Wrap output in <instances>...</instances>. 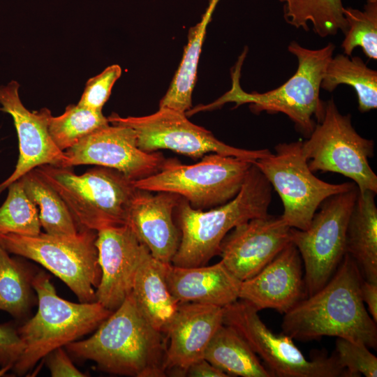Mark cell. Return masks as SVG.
I'll use <instances>...</instances> for the list:
<instances>
[{
	"label": "cell",
	"instance_id": "obj_1",
	"mask_svg": "<svg viewBox=\"0 0 377 377\" xmlns=\"http://www.w3.org/2000/svg\"><path fill=\"white\" fill-rule=\"evenodd\" d=\"M363 277L347 253L328 282L284 313L282 333L308 341L336 337L376 349V323L360 295Z\"/></svg>",
	"mask_w": 377,
	"mask_h": 377
},
{
	"label": "cell",
	"instance_id": "obj_2",
	"mask_svg": "<svg viewBox=\"0 0 377 377\" xmlns=\"http://www.w3.org/2000/svg\"><path fill=\"white\" fill-rule=\"evenodd\" d=\"M167 338L138 309L131 293L104 320L92 336L66 346L73 356L90 360L110 374L163 377L167 370Z\"/></svg>",
	"mask_w": 377,
	"mask_h": 377
},
{
	"label": "cell",
	"instance_id": "obj_3",
	"mask_svg": "<svg viewBox=\"0 0 377 377\" xmlns=\"http://www.w3.org/2000/svg\"><path fill=\"white\" fill-rule=\"evenodd\" d=\"M272 188L253 163L239 193L225 204L203 211L182 198L175 210L181 239L171 263L184 267L206 265L219 255L221 242L232 229L269 214Z\"/></svg>",
	"mask_w": 377,
	"mask_h": 377
},
{
	"label": "cell",
	"instance_id": "obj_4",
	"mask_svg": "<svg viewBox=\"0 0 377 377\" xmlns=\"http://www.w3.org/2000/svg\"><path fill=\"white\" fill-rule=\"evenodd\" d=\"M334 48L331 43L320 49L311 50L291 42L288 50L298 60L296 72L282 85L264 93H247L240 87V70L246 53L244 52L232 73L231 89L213 103L198 108L193 113L215 109L228 102L235 103L236 107L249 103L251 110L256 114L265 111L286 114L297 130L309 137L316 125L315 119L318 123L324 115L325 103L320 98V89Z\"/></svg>",
	"mask_w": 377,
	"mask_h": 377
},
{
	"label": "cell",
	"instance_id": "obj_5",
	"mask_svg": "<svg viewBox=\"0 0 377 377\" xmlns=\"http://www.w3.org/2000/svg\"><path fill=\"white\" fill-rule=\"evenodd\" d=\"M31 285L38 307L34 316L17 327L24 345L12 368L18 376L32 369L54 349L96 329L112 312L96 301L74 303L60 297L43 271L34 275Z\"/></svg>",
	"mask_w": 377,
	"mask_h": 377
},
{
	"label": "cell",
	"instance_id": "obj_6",
	"mask_svg": "<svg viewBox=\"0 0 377 377\" xmlns=\"http://www.w3.org/2000/svg\"><path fill=\"white\" fill-rule=\"evenodd\" d=\"M35 169L61 197L82 229L98 231L126 225L138 188L121 172L102 166L81 175L52 165Z\"/></svg>",
	"mask_w": 377,
	"mask_h": 377
},
{
	"label": "cell",
	"instance_id": "obj_7",
	"mask_svg": "<svg viewBox=\"0 0 377 377\" xmlns=\"http://www.w3.org/2000/svg\"><path fill=\"white\" fill-rule=\"evenodd\" d=\"M253 163L216 153L205 154L193 165L165 159L158 172L133 183L140 190L178 194L193 208L203 210L234 198Z\"/></svg>",
	"mask_w": 377,
	"mask_h": 377
},
{
	"label": "cell",
	"instance_id": "obj_8",
	"mask_svg": "<svg viewBox=\"0 0 377 377\" xmlns=\"http://www.w3.org/2000/svg\"><path fill=\"white\" fill-rule=\"evenodd\" d=\"M96 236L89 229L72 237L7 233L0 234V244L10 254L40 264L65 283L80 302H91L96 301L101 279Z\"/></svg>",
	"mask_w": 377,
	"mask_h": 377
},
{
	"label": "cell",
	"instance_id": "obj_9",
	"mask_svg": "<svg viewBox=\"0 0 377 377\" xmlns=\"http://www.w3.org/2000/svg\"><path fill=\"white\" fill-rule=\"evenodd\" d=\"M302 149L313 172L339 173L351 179L359 193H377V176L369 163L374 142L357 133L350 114H341L332 98L325 103L322 119L302 141Z\"/></svg>",
	"mask_w": 377,
	"mask_h": 377
},
{
	"label": "cell",
	"instance_id": "obj_10",
	"mask_svg": "<svg viewBox=\"0 0 377 377\" xmlns=\"http://www.w3.org/2000/svg\"><path fill=\"white\" fill-rule=\"evenodd\" d=\"M258 311L249 302L239 299L223 307V324L238 332L272 377H349L334 353L330 356L322 353L307 360L292 337L274 333Z\"/></svg>",
	"mask_w": 377,
	"mask_h": 377
},
{
	"label": "cell",
	"instance_id": "obj_11",
	"mask_svg": "<svg viewBox=\"0 0 377 377\" xmlns=\"http://www.w3.org/2000/svg\"><path fill=\"white\" fill-rule=\"evenodd\" d=\"M302 144L301 140L278 144L274 154L257 159L254 164L280 196L283 221L290 228L306 230L326 198L356 184H330L316 177L308 166Z\"/></svg>",
	"mask_w": 377,
	"mask_h": 377
},
{
	"label": "cell",
	"instance_id": "obj_12",
	"mask_svg": "<svg viewBox=\"0 0 377 377\" xmlns=\"http://www.w3.org/2000/svg\"><path fill=\"white\" fill-rule=\"evenodd\" d=\"M358 192L355 185L328 197L307 229L290 228L291 242L298 249L304 267L306 297L328 282L346 253L347 226Z\"/></svg>",
	"mask_w": 377,
	"mask_h": 377
},
{
	"label": "cell",
	"instance_id": "obj_13",
	"mask_svg": "<svg viewBox=\"0 0 377 377\" xmlns=\"http://www.w3.org/2000/svg\"><path fill=\"white\" fill-rule=\"evenodd\" d=\"M108 119L110 124L133 128L138 148L145 152L169 149L192 158L216 153L253 162L272 154L267 149L250 150L228 145L211 131L191 123L186 113L168 108H159L155 113L142 117H121L112 113Z\"/></svg>",
	"mask_w": 377,
	"mask_h": 377
},
{
	"label": "cell",
	"instance_id": "obj_14",
	"mask_svg": "<svg viewBox=\"0 0 377 377\" xmlns=\"http://www.w3.org/2000/svg\"><path fill=\"white\" fill-rule=\"evenodd\" d=\"M64 153L67 158L61 167L96 165L114 169L133 181L158 172L165 161L160 152L140 149L133 128L112 124L96 129Z\"/></svg>",
	"mask_w": 377,
	"mask_h": 377
},
{
	"label": "cell",
	"instance_id": "obj_15",
	"mask_svg": "<svg viewBox=\"0 0 377 377\" xmlns=\"http://www.w3.org/2000/svg\"><path fill=\"white\" fill-rule=\"evenodd\" d=\"M290 228L281 216L269 214L241 223L222 240L221 262L241 281L249 279L291 242Z\"/></svg>",
	"mask_w": 377,
	"mask_h": 377
},
{
	"label": "cell",
	"instance_id": "obj_16",
	"mask_svg": "<svg viewBox=\"0 0 377 377\" xmlns=\"http://www.w3.org/2000/svg\"><path fill=\"white\" fill-rule=\"evenodd\" d=\"M19 88L20 84L15 80L0 86V110L13 119L20 152L14 171L0 183V193L30 170L43 165L61 166L67 158L50 135V110L29 111L21 101Z\"/></svg>",
	"mask_w": 377,
	"mask_h": 377
},
{
	"label": "cell",
	"instance_id": "obj_17",
	"mask_svg": "<svg viewBox=\"0 0 377 377\" xmlns=\"http://www.w3.org/2000/svg\"><path fill=\"white\" fill-rule=\"evenodd\" d=\"M96 246L101 269L96 301L113 311L131 293L136 271L149 249L126 225L97 231Z\"/></svg>",
	"mask_w": 377,
	"mask_h": 377
},
{
	"label": "cell",
	"instance_id": "obj_18",
	"mask_svg": "<svg viewBox=\"0 0 377 377\" xmlns=\"http://www.w3.org/2000/svg\"><path fill=\"white\" fill-rule=\"evenodd\" d=\"M306 297L302 260L290 242L260 272L241 283L239 299L258 311L286 313Z\"/></svg>",
	"mask_w": 377,
	"mask_h": 377
},
{
	"label": "cell",
	"instance_id": "obj_19",
	"mask_svg": "<svg viewBox=\"0 0 377 377\" xmlns=\"http://www.w3.org/2000/svg\"><path fill=\"white\" fill-rule=\"evenodd\" d=\"M223 307L194 302L179 303L167 338L166 375L184 376L193 362L204 358L211 339L223 324Z\"/></svg>",
	"mask_w": 377,
	"mask_h": 377
},
{
	"label": "cell",
	"instance_id": "obj_20",
	"mask_svg": "<svg viewBox=\"0 0 377 377\" xmlns=\"http://www.w3.org/2000/svg\"><path fill=\"white\" fill-rule=\"evenodd\" d=\"M155 193L137 190L126 225L153 257L163 263H171L181 239L173 214L182 197L170 192Z\"/></svg>",
	"mask_w": 377,
	"mask_h": 377
},
{
	"label": "cell",
	"instance_id": "obj_21",
	"mask_svg": "<svg viewBox=\"0 0 377 377\" xmlns=\"http://www.w3.org/2000/svg\"><path fill=\"white\" fill-rule=\"evenodd\" d=\"M164 270L168 289L178 303L225 307L239 300L242 281L221 261L210 266L191 267L165 263Z\"/></svg>",
	"mask_w": 377,
	"mask_h": 377
},
{
	"label": "cell",
	"instance_id": "obj_22",
	"mask_svg": "<svg viewBox=\"0 0 377 377\" xmlns=\"http://www.w3.org/2000/svg\"><path fill=\"white\" fill-rule=\"evenodd\" d=\"M164 266L165 263L153 257L148 250L136 271L131 294L149 323L165 334L179 303L168 289Z\"/></svg>",
	"mask_w": 377,
	"mask_h": 377
},
{
	"label": "cell",
	"instance_id": "obj_23",
	"mask_svg": "<svg viewBox=\"0 0 377 377\" xmlns=\"http://www.w3.org/2000/svg\"><path fill=\"white\" fill-rule=\"evenodd\" d=\"M376 193L357 194L346 230V251L357 264L364 279L377 282Z\"/></svg>",
	"mask_w": 377,
	"mask_h": 377
},
{
	"label": "cell",
	"instance_id": "obj_24",
	"mask_svg": "<svg viewBox=\"0 0 377 377\" xmlns=\"http://www.w3.org/2000/svg\"><path fill=\"white\" fill-rule=\"evenodd\" d=\"M204 358L229 376L272 377L246 341L224 324L211 339Z\"/></svg>",
	"mask_w": 377,
	"mask_h": 377
},
{
	"label": "cell",
	"instance_id": "obj_25",
	"mask_svg": "<svg viewBox=\"0 0 377 377\" xmlns=\"http://www.w3.org/2000/svg\"><path fill=\"white\" fill-rule=\"evenodd\" d=\"M20 179L27 195L38 208L40 223L46 233L72 237L79 232L78 226L61 197L35 168Z\"/></svg>",
	"mask_w": 377,
	"mask_h": 377
},
{
	"label": "cell",
	"instance_id": "obj_26",
	"mask_svg": "<svg viewBox=\"0 0 377 377\" xmlns=\"http://www.w3.org/2000/svg\"><path fill=\"white\" fill-rule=\"evenodd\" d=\"M353 87L358 110L369 112L377 108V71L369 68L359 57L338 54L329 61L320 88L332 92L339 84Z\"/></svg>",
	"mask_w": 377,
	"mask_h": 377
},
{
	"label": "cell",
	"instance_id": "obj_27",
	"mask_svg": "<svg viewBox=\"0 0 377 377\" xmlns=\"http://www.w3.org/2000/svg\"><path fill=\"white\" fill-rule=\"evenodd\" d=\"M212 8L208 10L200 23L189 29L188 43L180 65L168 91L160 101L159 108H168L184 113L191 109L198 63Z\"/></svg>",
	"mask_w": 377,
	"mask_h": 377
},
{
	"label": "cell",
	"instance_id": "obj_28",
	"mask_svg": "<svg viewBox=\"0 0 377 377\" xmlns=\"http://www.w3.org/2000/svg\"><path fill=\"white\" fill-rule=\"evenodd\" d=\"M33 276L25 263L0 244V310L17 320L27 316L34 302Z\"/></svg>",
	"mask_w": 377,
	"mask_h": 377
},
{
	"label": "cell",
	"instance_id": "obj_29",
	"mask_svg": "<svg viewBox=\"0 0 377 377\" xmlns=\"http://www.w3.org/2000/svg\"><path fill=\"white\" fill-rule=\"evenodd\" d=\"M284 3L286 21L296 28L313 31L320 37L336 34L346 29L341 0H280Z\"/></svg>",
	"mask_w": 377,
	"mask_h": 377
},
{
	"label": "cell",
	"instance_id": "obj_30",
	"mask_svg": "<svg viewBox=\"0 0 377 377\" xmlns=\"http://www.w3.org/2000/svg\"><path fill=\"white\" fill-rule=\"evenodd\" d=\"M110 124L102 111L77 105H69L65 112L50 119V135L62 151L72 147L96 129Z\"/></svg>",
	"mask_w": 377,
	"mask_h": 377
},
{
	"label": "cell",
	"instance_id": "obj_31",
	"mask_svg": "<svg viewBox=\"0 0 377 377\" xmlns=\"http://www.w3.org/2000/svg\"><path fill=\"white\" fill-rule=\"evenodd\" d=\"M7 188V197L0 207V234L34 236L40 233L38 208L25 192L21 179Z\"/></svg>",
	"mask_w": 377,
	"mask_h": 377
},
{
	"label": "cell",
	"instance_id": "obj_32",
	"mask_svg": "<svg viewBox=\"0 0 377 377\" xmlns=\"http://www.w3.org/2000/svg\"><path fill=\"white\" fill-rule=\"evenodd\" d=\"M346 22L345 38L341 44L343 54L351 56L360 47L369 59H377V0H367L364 10L343 8Z\"/></svg>",
	"mask_w": 377,
	"mask_h": 377
},
{
	"label": "cell",
	"instance_id": "obj_33",
	"mask_svg": "<svg viewBox=\"0 0 377 377\" xmlns=\"http://www.w3.org/2000/svg\"><path fill=\"white\" fill-rule=\"evenodd\" d=\"M339 364L349 377L377 376V357L364 344L337 338L334 352Z\"/></svg>",
	"mask_w": 377,
	"mask_h": 377
},
{
	"label": "cell",
	"instance_id": "obj_34",
	"mask_svg": "<svg viewBox=\"0 0 377 377\" xmlns=\"http://www.w3.org/2000/svg\"><path fill=\"white\" fill-rule=\"evenodd\" d=\"M121 67L114 64L90 78L86 83L77 104L91 110L102 111L103 105L110 96L112 86L121 76Z\"/></svg>",
	"mask_w": 377,
	"mask_h": 377
},
{
	"label": "cell",
	"instance_id": "obj_35",
	"mask_svg": "<svg viewBox=\"0 0 377 377\" xmlns=\"http://www.w3.org/2000/svg\"><path fill=\"white\" fill-rule=\"evenodd\" d=\"M24 348L15 325L10 322L0 324V367L13 368Z\"/></svg>",
	"mask_w": 377,
	"mask_h": 377
},
{
	"label": "cell",
	"instance_id": "obj_36",
	"mask_svg": "<svg viewBox=\"0 0 377 377\" xmlns=\"http://www.w3.org/2000/svg\"><path fill=\"white\" fill-rule=\"evenodd\" d=\"M45 357L46 365L53 377L87 376L75 367L63 347L54 349Z\"/></svg>",
	"mask_w": 377,
	"mask_h": 377
},
{
	"label": "cell",
	"instance_id": "obj_37",
	"mask_svg": "<svg viewBox=\"0 0 377 377\" xmlns=\"http://www.w3.org/2000/svg\"><path fill=\"white\" fill-rule=\"evenodd\" d=\"M184 376L228 377L229 376L202 358L191 364L185 371Z\"/></svg>",
	"mask_w": 377,
	"mask_h": 377
},
{
	"label": "cell",
	"instance_id": "obj_38",
	"mask_svg": "<svg viewBox=\"0 0 377 377\" xmlns=\"http://www.w3.org/2000/svg\"><path fill=\"white\" fill-rule=\"evenodd\" d=\"M360 289L363 302L367 304L371 317L377 323V282L362 279Z\"/></svg>",
	"mask_w": 377,
	"mask_h": 377
},
{
	"label": "cell",
	"instance_id": "obj_39",
	"mask_svg": "<svg viewBox=\"0 0 377 377\" xmlns=\"http://www.w3.org/2000/svg\"><path fill=\"white\" fill-rule=\"evenodd\" d=\"M12 369L11 366H6L0 368V377L5 376V374L9 371Z\"/></svg>",
	"mask_w": 377,
	"mask_h": 377
}]
</instances>
